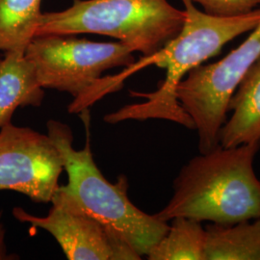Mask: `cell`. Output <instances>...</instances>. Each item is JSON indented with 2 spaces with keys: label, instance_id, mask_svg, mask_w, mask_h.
Here are the masks:
<instances>
[{
  "label": "cell",
  "instance_id": "6da1fadb",
  "mask_svg": "<svg viewBox=\"0 0 260 260\" xmlns=\"http://www.w3.org/2000/svg\"><path fill=\"white\" fill-rule=\"evenodd\" d=\"M185 20L179 33L152 55L141 58L118 75L123 81L127 76L148 66L166 70V77L151 93L130 92L144 103L128 104L104 116L103 120L116 124L125 121L165 120L194 129V123L183 111L177 99V85L198 66L218 55L228 43L251 32L260 22V8L233 17L209 15L197 9L191 0H181Z\"/></svg>",
  "mask_w": 260,
  "mask_h": 260
},
{
  "label": "cell",
  "instance_id": "7a4b0ae2",
  "mask_svg": "<svg viewBox=\"0 0 260 260\" xmlns=\"http://www.w3.org/2000/svg\"><path fill=\"white\" fill-rule=\"evenodd\" d=\"M259 149L258 141L192 158L175 178L167 205L154 215L164 222L185 217L220 224L260 218V179L253 169Z\"/></svg>",
  "mask_w": 260,
  "mask_h": 260
},
{
  "label": "cell",
  "instance_id": "3957f363",
  "mask_svg": "<svg viewBox=\"0 0 260 260\" xmlns=\"http://www.w3.org/2000/svg\"><path fill=\"white\" fill-rule=\"evenodd\" d=\"M47 129L62 154L68 175V183L60 189L84 211L121 234L140 256H146L167 233L168 222L133 205L126 177L109 182L93 160L90 143L83 149L74 147V134L68 124L49 120Z\"/></svg>",
  "mask_w": 260,
  "mask_h": 260
},
{
  "label": "cell",
  "instance_id": "277c9868",
  "mask_svg": "<svg viewBox=\"0 0 260 260\" xmlns=\"http://www.w3.org/2000/svg\"><path fill=\"white\" fill-rule=\"evenodd\" d=\"M184 20L185 11L168 0H74L68 9L42 14L35 37L99 34L147 57L176 37Z\"/></svg>",
  "mask_w": 260,
  "mask_h": 260
},
{
  "label": "cell",
  "instance_id": "5b68a950",
  "mask_svg": "<svg viewBox=\"0 0 260 260\" xmlns=\"http://www.w3.org/2000/svg\"><path fill=\"white\" fill-rule=\"evenodd\" d=\"M222 60L191 70L177 85V99L198 131L200 153L217 149L228 104L243 75L260 56V22Z\"/></svg>",
  "mask_w": 260,
  "mask_h": 260
},
{
  "label": "cell",
  "instance_id": "8992f818",
  "mask_svg": "<svg viewBox=\"0 0 260 260\" xmlns=\"http://www.w3.org/2000/svg\"><path fill=\"white\" fill-rule=\"evenodd\" d=\"M133 53L121 42L98 43L71 35L36 36L25 49L41 86L70 93L75 100L93 87L104 72L132 65Z\"/></svg>",
  "mask_w": 260,
  "mask_h": 260
},
{
  "label": "cell",
  "instance_id": "52a82bcc",
  "mask_svg": "<svg viewBox=\"0 0 260 260\" xmlns=\"http://www.w3.org/2000/svg\"><path fill=\"white\" fill-rule=\"evenodd\" d=\"M46 216L13 209L14 217L53 236L69 260H140L127 241L110 226L87 213L64 193L60 186Z\"/></svg>",
  "mask_w": 260,
  "mask_h": 260
},
{
  "label": "cell",
  "instance_id": "ba28073f",
  "mask_svg": "<svg viewBox=\"0 0 260 260\" xmlns=\"http://www.w3.org/2000/svg\"><path fill=\"white\" fill-rule=\"evenodd\" d=\"M63 171L62 154L47 134L13 122L0 128V191L49 204Z\"/></svg>",
  "mask_w": 260,
  "mask_h": 260
},
{
  "label": "cell",
  "instance_id": "9c48e42d",
  "mask_svg": "<svg viewBox=\"0 0 260 260\" xmlns=\"http://www.w3.org/2000/svg\"><path fill=\"white\" fill-rule=\"evenodd\" d=\"M231 118L219 134V145L233 148L260 141V56L243 75L228 104Z\"/></svg>",
  "mask_w": 260,
  "mask_h": 260
},
{
  "label": "cell",
  "instance_id": "30bf717a",
  "mask_svg": "<svg viewBox=\"0 0 260 260\" xmlns=\"http://www.w3.org/2000/svg\"><path fill=\"white\" fill-rule=\"evenodd\" d=\"M44 98V88L25 50L5 52V56L0 58V128L12 122L18 108L39 107Z\"/></svg>",
  "mask_w": 260,
  "mask_h": 260
},
{
  "label": "cell",
  "instance_id": "8fae6325",
  "mask_svg": "<svg viewBox=\"0 0 260 260\" xmlns=\"http://www.w3.org/2000/svg\"><path fill=\"white\" fill-rule=\"evenodd\" d=\"M205 260H260V218L205 226Z\"/></svg>",
  "mask_w": 260,
  "mask_h": 260
},
{
  "label": "cell",
  "instance_id": "7c38bea8",
  "mask_svg": "<svg viewBox=\"0 0 260 260\" xmlns=\"http://www.w3.org/2000/svg\"><path fill=\"white\" fill-rule=\"evenodd\" d=\"M166 234L146 255L149 260H205V228L185 217L171 220Z\"/></svg>",
  "mask_w": 260,
  "mask_h": 260
},
{
  "label": "cell",
  "instance_id": "4fadbf2b",
  "mask_svg": "<svg viewBox=\"0 0 260 260\" xmlns=\"http://www.w3.org/2000/svg\"><path fill=\"white\" fill-rule=\"evenodd\" d=\"M42 0H0V51L26 49L35 37Z\"/></svg>",
  "mask_w": 260,
  "mask_h": 260
},
{
  "label": "cell",
  "instance_id": "5bb4252c",
  "mask_svg": "<svg viewBox=\"0 0 260 260\" xmlns=\"http://www.w3.org/2000/svg\"><path fill=\"white\" fill-rule=\"evenodd\" d=\"M199 3L205 13L213 16L233 17L247 14L260 6V0H191Z\"/></svg>",
  "mask_w": 260,
  "mask_h": 260
},
{
  "label": "cell",
  "instance_id": "9a60e30c",
  "mask_svg": "<svg viewBox=\"0 0 260 260\" xmlns=\"http://www.w3.org/2000/svg\"><path fill=\"white\" fill-rule=\"evenodd\" d=\"M4 211L0 209V260L19 259V254L11 253L6 244V229L3 222Z\"/></svg>",
  "mask_w": 260,
  "mask_h": 260
}]
</instances>
